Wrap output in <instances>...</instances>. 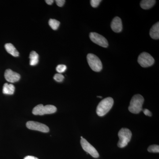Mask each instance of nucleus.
Segmentation results:
<instances>
[{"label": "nucleus", "instance_id": "f257e3e1", "mask_svg": "<svg viewBox=\"0 0 159 159\" xmlns=\"http://www.w3.org/2000/svg\"><path fill=\"white\" fill-rule=\"evenodd\" d=\"M144 99L142 95L137 94L132 98L128 107L129 111L132 113L139 114L143 110L142 105Z\"/></svg>", "mask_w": 159, "mask_h": 159}, {"label": "nucleus", "instance_id": "f03ea898", "mask_svg": "<svg viewBox=\"0 0 159 159\" xmlns=\"http://www.w3.org/2000/svg\"><path fill=\"white\" fill-rule=\"evenodd\" d=\"M114 104V99L111 97H107L102 99L97 106V113L99 116H103L109 111Z\"/></svg>", "mask_w": 159, "mask_h": 159}, {"label": "nucleus", "instance_id": "7ed1b4c3", "mask_svg": "<svg viewBox=\"0 0 159 159\" xmlns=\"http://www.w3.org/2000/svg\"><path fill=\"white\" fill-rule=\"evenodd\" d=\"M132 133L129 129L127 128H122L118 133L119 139L118 143V146L120 148H124L128 145L131 139Z\"/></svg>", "mask_w": 159, "mask_h": 159}, {"label": "nucleus", "instance_id": "20e7f679", "mask_svg": "<svg viewBox=\"0 0 159 159\" xmlns=\"http://www.w3.org/2000/svg\"><path fill=\"white\" fill-rule=\"evenodd\" d=\"M57 111V108L54 105L39 104L33 108L32 113L34 115H43L51 114L55 113Z\"/></svg>", "mask_w": 159, "mask_h": 159}, {"label": "nucleus", "instance_id": "39448f33", "mask_svg": "<svg viewBox=\"0 0 159 159\" xmlns=\"http://www.w3.org/2000/svg\"><path fill=\"white\" fill-rule=\"evenodd\" d=\"M88 62L90 67L95 72H99L102 70V65L99 57L95 54H89L87 56Z\"/></svg>", "mask_w": 159, "mask_h": 159}, {"label": "nucleus", "instance_id": "423d86ee", "mask_svg": "<svg viewBox=\"0 0 159 159\" xmlns=\"http://www.w3.org/2000/svg\"><path fill=\"white\" fill-rule=\"evenodd\" d=\"M138 62L142 67L151 66L154 63V59L150 54L147 52H143L139 55Z\"/></svg>", "mask_w": 159, "mask_h": 159}, {"label": "nucleus", "instance_id": "0eeeda50", "mask_svg": "<svg viewBox=\"0 0 159 159\" xmlns=\"http://www.w3.org/2000/svg\"><path fill=\"white\" fill-rule=\"evenodd\" d=\"M90 39L92 42L98 45L106 48L108 46V43L107 39L101 34L96 32H91L89 34Z\"/></svg>", "mask_w": 159, "mask_h": 159}, {"label": "nucleus", "instance_id": "6e6552de", "mask_svg": "<svg viewBox=\"0 0 159 159\" xmlns=\"http://www.w3.org/2000/svg\"><path fill=\"white\" fill-rule=\"evenodd\" d=\"M27 128L31 130L39 131L43 133H48L50 130L47 125L34 121H29L26 123Z\"/></svg>", "mask_w": 159, "mask_h": 159}, {"label": "nucleus", "instance_id": "1a4fd4ad", "mask_svg": "<svg viewBox=\"0 0 159 159\" xmlns=\"http://www.w3.org/2000/svg\"><path fill=\"white\" fill-rule=\"evenodd\" d=\"M80 144L83 149L87 152L90 154L93 157L98 158L99 154L93 146L85 139H83L80 140Z\"/></svg>", "mask_w": 159, "mask_h": 159}, {"label": "nucleus", "instance_id": "9d476101", "mask_svg": "<svg viewBox=\"0 0 159 159\" xmlns=\"http://www.w3.org/2000/svg\"><path fill=\"white\" fill-rule=\"evenodd\" d=\"M5 77L8 82L14 83L17 82L20 80V75L10 69H7L5 71Z\"/></svg>", "mask_w": 159, "mask_h": 159}, {"label": "nucleus", "instance_id": "9b49d317", "mask_svg": "<svg viewBox=\"0 0 159 159\" xmlns=\"http://www.w3.org/2000/svg\"><path fill=\"white\" fill-rule=\"evenodd\" d=\"M111 28L112 30L116 32L119 33L122 31V25L121 19L118 16L114 18L111 23Z\"/></svg>", "mask_w": 159, "mask_h": 159}, {"label": "nucleus", "instance_id": "f8f14e48", "mask_svg": "<svg viewBox=\"0 0 159 159\" xmlns=\"http://www.w3.org/2000/svg\"><path fill=\"white\" fill-rule=\"evenodd\" d=\"M150 37L154 39H159V23H157L152 26L149 32Z\"/></svg>", "mask_w": 159, "mask_h": 159}, {"label": "nucleus", "instance_id": "ddd939ff", "mask_svg": "<svg viewBox=\"0 0 159 159\" xmlns=\"http://www.w3.org/2000/svg\"><path fill=\"white\" fill-rule=\"evenodd\" d=\"M5 48L7 52L12 56L14 57H18L19 55L18 51L12 44L10 43H6L5 44Z\"/></svg>", "mask_w": 159, "mask_h": 159}, {"label": "nucleus", "instance_id": "4468645a", "mask_svg": "<svg viewBox=\"0 0 159 159\" xmlns=\"http://www.w3.org/2000/svg\"><path fill=\"white\" fill-rule=\"evenodd\" d=\"M15 89V88L13 84L5 83L3 85V93L6 95H12L14 93Z\"/></svg>", "mask_w": 159, "mask_h": 159}, {"label": "nucleus", "instance_id": "2eb2a0df", "mask_svg": "<svg viewBox=\"0 0 159 159\" xmlns=\"http://www.w3.org/2000/svg\"><path fill=\"white\" fill-rule=\"evenodd\" d=\"M156 2L154 0H143L140 3V6L143 9H148L153 7Z\"/></svg>", "mask_w": 159, "mask_h": 159}, {"label": "nucleus", "instance_id": "dca6fc26", "mask_svg": "<svg viewBox=\"0 0 159 159\" xmlns=\"http://www.w3.org/2000/svg\"><path fill=\"white\" fill-rule=\"evenodd\" d=\"M29 58H30V65L35 66L38 63L39 55L35 51H32L30 53Z\"/></svg>", "mask_w": 159, "mask_h": 159}, {"label": "nucleus", "instance_id": "f3484780", "mask_svg": "<svg viewBox=\"0 0 159 159\" xmlns=\"http://www.w3.org/2000/svg\"><path fill=\"white\" fill-rule=\"evenodd\" d=\"M60 23L59 21L55 19H51L49 21V25L51 27V29L54 30H56L58 29Z\"/></svg>", "mask_w": 159, "mask_h": 159}, {"label": "nucleus", "instance_id": "a211bd4d", "mask_svg": "<svg viewBox=\"0 0 159 159\" xmlns=\"http://www.w3.org/2000/svg\"><path fill=\"white\" fill-rule=\"evenodd\" d=\"M148 151L150 152H159V146L158 145H150L148 148Z\"/></svg>", "mask_w": 159, "mask_h": 159}, {"label": "nucleus", "instance_id": "6ab92c4d", "mask_svg": "<svg viewBox=\"0 0 159 159\" xmlns=\"http://www.w3.org/2000/svg\"><path fill=\"white\" fill-rule=\"evenodd\" d=\"M66 69V66L65 65H59L56 67V71L59 74H61V73L65 72Z\"/></svg>", "mask_w": 159, "mask_h": 159}, {"label": "nucleus", "instance_id": "aec40b11", "mask_svg": "<svg viewBox=\"0 0 159 159\" xmlns=\"http://www.w3.org/2000/svg\"><path fill=\"white\" fill-rule=\"evenodd\" d=\"M54 79L57 82H61L64 79V77L61 74H57L54 75Z\"/></svg>", "mask_w": 159, "mask_h": 159}, {"label": "nucleus", "instance_id": "412c9836", "mask_svg": "<svg viewBox=\"0 0 159 159\" xmlns=\"http://www.w3.org/2000/svg\"><path fill=\"white\" fill-rule=\"evenodd\" d=\"M101 2V1H100V0H91L90 1L91 6L93 8H97L99 6Z\"/></svg>", "mask_w": 159, "mask_h": 159}, {"label": "nucleus", "instance_id": "4be33fe9", "mask_svg": "<svg viewBox=\"0 0 159 159\" xmlns=\"http://www.w3.org/2000/svg\"><path fill=\"white\" fill-rule=\"evenodd\" d=\"M55 2H56L57 6L59 7H62L64 5L66 1L65 0H56Z\"/></svg>", "mask_w": 159, "mask_h": 159}, {"label": "nucleus", "instance_id": "5701e85b", "mask_svg": "<svg viewBox=\"0 0 159 159\" xmlns=\"http://www.w3.org/2000/svg\"><path fill=\"white\" fill-rule=\"evenodd\" d=\"M143 111V113H144V114L146 116H152V113L150 111L148 110V109H144L142 110Z\"/></svg>", "mask_w": 159, "mask_h": 159}, {"label": "nucleus", "instance_id": "b1692460", "mask_svg": "<svg viewBox=\"0 0 159 159\" xmlns=\"http://www.w3.org/2000/svg\"><path fill=\"white\" fill-rule=\"evenodd\" d=\"M24 159H39L38 158L36 157L31 156H28L25 157V158H24Z\"/></svg>", "mask_w": 159, "mask_h": 159}, {"label": "nucleus", "instance_id": "393cba45", "mask_svg": "<svg viewBox=\"0 0 159 159\" xmlns=\"http://www.w3.org/2000/svg\"><path fill=\"white\" fill-rule=\"evenodd\" d=\"M45 2L49 5H51L54 2L53 0H46Z\"/></svg>", "mask_w": 159, "mask_h": 159}, {"label": "nucleus", "instance_id": "a878e982", "mask_svg": "<svg viewBox=\"0 0 159 159\" xmlns=\"http://www.w3.org/2000/svg\"><path fill=\"white\" fill-rule=\"evenodd\" d=\"M99 97V98H102V97H100V96H98V97Z\"/></svg>", "mask_w": 159, "mask_h": 159}]
</instances>
